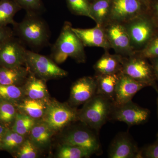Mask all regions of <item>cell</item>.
I'll return each mask as SVG.
<instances>
[{
  "instance_id": "6da1fadb",
  "label": "cell",
  "mask_w": 158,
  "mask_h": 158,
  "mask_svg": "<svg viewBox=\"0 0 158 158\" xmlns=\"http://www.w3.org/2000/svg\"><path fill=\"white\" fill-rule=\"evenodd\" d=\"M13 26L15 36L30 48L39 50L48 44L50 32L40 14L27 13L22 21L15 22Z\"/></svg>"
},
{
  "instance_id": "7a4b0ae2",
  "label": "cell",
  "mask_w": 158,
  "mask_h": 158,
  "mask_svg": "<svg viewBox=\"0 0 158 158\" xmlns=\"http://www.w3.org/2000/svg\"><path fill=\"white\" fill-rule=\"evenodd\" d=\"M72 28L70 22H65L58 39L52 47L51 57L57 64L65 62L69 57L78 63L86 62L85 47Z\"/></svg>"
},
{
  "instance_id": "3957f363",
  "label": "cell",
  "mask_w": 158,
  "mask_h": 158,
  "mask_svg": "<svg viewBox=\"0 0 158 158\" xmlns=\"http://www.w3.org/2000/svg\"><path fill=\"white\" fill-rule=\"evenodd\" d=\"M113 106L112 101L96 94L78 111V120L98 132L110 118Z\"/></svg>"
},
{
  "instance_id": "277c9868",
  "label": "cell",
  "mask_w": 158,
  "mask_h": 158,
  "mask_svg": "<svg viewBox=\"0 0 158 158\" xmlns=\"http://www.w3.org/2000/svg\"><path fill=\"white\" fill-rule=\"evenodd\" d=\"M122 24L135 52L142 51L158 31L157 26L148 12Z\"/></svg>"
},
{
  "instance_id": "5b68a950",
  "label": "cell",
  "mask_w": 158,
  "mask_h": 158,
  "mask_svg": "<svg viewBox=\"0 0 158 158\" xmlns=\"http://www.w3.org/2000/svg\"><path fill=\"white\" fill-rule=\"evenodd\" d=\"M122 73L146 84L148 87H152L158 92L157 81L152 65L148 59L136 53L130 56L123 57Z\"/></svg>"
},
{
  "instance_id": "8992f818",
  "label": "cell",
  "mask_w": 158,
  "mask_h": 158,
  "mask_svg": "<svg viewBox=\"0 0 158 158\" xmlns=\"http://www.w3.org/2000/svg\"><path fill=\"white\" fill-rule=\"evenodd\" d=\"M25 66L31 73L45 81L62 78L68 75V72L58 66L52 58L33 51L27 50Z\"/></svg>"
},
{
  "instance_id": "52a82bcc",
  "label": "cell",
  "mask_w": 158,
  "mask_h": 158,
  "mask_svg": "<svg viewBox=\"0 0 158 158\" xmlns=\"http://www.w3.org/2000/svg\"><path fill=\"white\" fill-rule=\"evenodd\" d=\"M42 120L56 132L78 120V111L67 104L50 100Z\"/></svg>"
},
{
  "instance_id": "ba28073f",
  "label": "cell",
  "mask_w": 158,
  "mask_h": 158,
  "mask_svg": "<svg viewBox=\"0 0 158 158\" xmlns=\"http://www.w3.org/2000/svg\"><path fill=\"white\" fill-rule=\"evenodd\" d=\"M150 3L147 0H112L109 22L123 23L140 15L147 13Z\"/></svg>"
},
{
  "instance_id": "9c48e42d",
  "label": "cell",
  "mask_w": 158,
  "mask_h": 158,
  "mask_svg": "<svg viewBox=\"0 0 158 158\" xmlns=\"http://www.w3.org/2000/svg\"><path fill=\"white\" fill-rule=\"evenodd\" d=\"M95 131L91 128H73L63 137L62 144L82 148L92 154H99L102 152L101 145Z\"/></svg>"
},
{
  "instance_id": "30bf717a",
  "label": "cell",
  "mask_w": 158,
  "mask_h": 158,
  "mask_svg": "<svg viewBox=\"0 0 158 158\" xmlns=\"http://www.w3.org/2000/svg\"><path fill=\"white\" fill-rule=\"evenodd\" d=\"M103 28L111 48L116 54L128 57L135 53L122 23L109 22Z\"/></svg>"
},
{
  "instance_id": "8fae6325",
  "label": "cell",
  "mask_w": 158,
  "mask_h": 158,
  "mask_svg": "<svg viewBox=\"0 0 158 158\" xmlns=\"http://www.w3.org/2000/svg\"><path fill=\"white\" fill-rule=\"evenodd\" d=\"M27 50L18 38L14 36L0 44V66L15 67L25 66Z\"/></svg>"
},
{
  "instance_id": "7c38bea8",
  "label": "cell",
  "mask_w": 158,
  "mask_h": 158,
  "mask_svg": "<svg viewBox=\"0 0 158 158\" xmlns=\"http://www.w3.org/2000/svg\"><path fill=\"white\" fill-rule=\"evenodd\" d=\"M150 112L132 100L119 106L114 105L110 118L123 122L129 126L144 123L148 120Z\"/></svg>"
},
{
  "instance_id": "4fadbf2b",
  "label": "cell",
  "mask_w": 158,
  "mask_h": 158,
  "mask_svg": "<svg viewBox=\"0 0 158 158\" xmlns=\"http://www.w3.org/2000/svg\"><path fill=\"white\" fill-rule=\"evenodd\" d=\"M96 79L84 77L76 81L71 88L69 102L72 106L84 105L96 94Z\"/></svg>"
},
{
  "instance_id": "5bb4252c",
  "label": "cell",
  "mask_w": 158,
  "mask_h": 158,
  "mask_svg": "<svg viewBox=\"0 0 158 158\" xmlns=\"http://www.w3.org/2000/svg\"><path fill=\"white\" fill-rule=\"evenodd\" d=\"M108 154L110 158H141V151L126 133L117 135L110 144Z\"/></svg>"
},
{
  "instance_id": "9a60e30c",
  "label": "cell",
  "mask_w": 158,
  "mask_h": 158,
  "mask_svg": "<svg viewBox=\"0 0 158 158\" xmlns=\"http://www.w3.org/2000/svg\"><path fill=\"white\" fill-rule=\"evenodd\" d=\"M146 87L148 86L146 84L137 81L121 73L115 89L114 105L119 106L132 100L137 92Z\"/></svg>"
},
{
  "instance_id": "2e32d148",
  "label": "cell",
  "mask_w": 158,
  "mask_h": 158,
  "mask_svg": "<svg viewBox=\"0 0 158 158\" xmlns=\"http://www.w3.org/2000/svg\"><path fill=\"white\" fill-rule=\"evenodd\" d=\"M72 29L84 46L101 48L105 51H109L111 48L103 27L96 25L95 27L91 28L73 27Z\"/></svg>"
},
{
  "instance_id": "e0dca14e",
  "label": "cell",
  "mask_w": 158,
  "mask_h": 158,
  "mask_svg": "<svg viewBox=\"0 0 158 158\" xmlns=\"http://www.w3.org/2000/svg\"><path fill=\"white\" fill-rule=\"evenodd\" d=\"M123 56L117 54L112 55L109 51L98 60L94 65L97 74L107 75L118 74L122 73Z\"/></svg>"
},
{
  "instance_id": "ac0fdd59",
  "label": "cell",
  "mask_w": 158,
  "mask_h": 158,
  "mask_svg": "<svg viewBox=\"0 0 158 158\" xmlns=\"http://www.w3.org/2000/svg\"><path fill=\"white\" fill-rule=\"evenodd\" d=\"M46 81L30 72L23 86L25 97L34 99H49V94Z\"/></svg>"
},
{
  "instance_id": "d6986e66",
  "label": "cell",
  "mask_w": 158,
  "mask_h": 158,
  "mask_svg": "<svg viewBox=\"0 0 158 158\" xmlns=\"http://www.w3.org/2000/svg\"><path fill=\"white\" fill-rule=\"evenodd\" d=\"M30 74L26 66L15 67L0 66V85H24Z\"/></svg>"
},
{
  "instance_id": "ffe728a7",
  "label": "cell",
  "mask_w": 158,
  "mask_h": 158,
  "mask_svg": "<svg viewBox=\"0 0 158 158\" xmlns=\"http://www.w3.org/2000/svg\"><path fill=\"white\" fill-rule=\"evenodd\" d=\"M49 100L34 99L25 97L17 103L16 106L20 113L34 119H39L44 116Z\"/></svg>"
},
{
  "instance_id": "44dd1931",
  "label": "cell",
  "mask_w": 158,
  "mask_h": 158,
  "mask_svg": "<svg viewBox=\"0 0 158 158\" xmlns=\"http://www.w3.org/2000/svg\"><path fill=\"white\" fill-rule=\"evenodd\" d=\"M54 132L48 125L41 119L40 121L36 122L31 130L30 139L39 149L45 148L50 143Z\"/></svg>"
},
{
  "instance_id": "7402d4cb",
  "label": "cell",
  "mask_w": 158,
  "mask_h": 158,
  "mask_svg": "<svg viewBox=\"0 0 158 158\" xmlns=\"http://www.w3.org/2000/svg\"><path fill=\"white\" fill-rule=\"evenodd\" d=\"M112 0H94L90 2V12L96 25L103 27L110 21Z\"/></svg>"
},
{
  "instance_id": "603a6c76",
  "label": "cell",
  "mask_w": 158,
  "mask_h": 158,
  "mask_svg": "<svg viewBox=\"0 0 158 158\" xmlns=\"http://www.w3.org/2000/svg\"><path fill=\"white\" fill-rule=\"evenodd\" d=\"M119 74H97L94 77L97 84L96 94L103 95L113 102Z\"/></svg>"
},
{
  "instance_id": "cb8c5ba5",
  "label": "cell",
  "mask_w": 158,
  "mask_h": 158,
  "mask_svg": "<svg viewBox=\"0 0 158 158\" xmlns=\"http://www.w3.org/2000/svg\"><path fill=\"white\" fill-rule=\"evenodd\" d=\"M21 9L13 0H0V27L13 25L15 15Z\"/></svg>"
},
{
  "instance_id": "d4e9b609",
  "label": "cell",
  "mask_w": 158,
  "mask_h": 158,
  "mask_svg": "<svg viewBox=\"0 0 158 158\" xmlns=\"http://www.w3.org/2000/svg\"><path fill=\"white\" fill-rule=\"evenodd\" d=\"M87 150L82 148L62 144L57 152L56 157L59 158H88L92 155Z\"/></svg>"
},
{
  "instance_id": "484cf974",
  "label": "cell",
  "mask_w": 158,
  "mask_h": 158,
  "mask_svg": "<svg viewBox=\"0 0 158 158\" xmlns=\"http://www.w3.org/2000/svg\"><path fill=\"white\" fill-rule=\"evenodd\" d=\"M36 123V119L26 114L21 113H17L15 118V123L12 130L19 135L25 136L30 133Z\"/></svg>"
},
{
  "instance_id": "4316f807",
  "label": "cell",
  "mask_w": 158,
  "mask_h": 158,
  "mask_svg": "<svg viewBox=\"0 0 158 158\" xmlns=\"http://www.w3.org/2000/svg\"><path fill=\"white\" fill-rule=\"evenodd\" d=\"M0 96L7 101L17 103L25 97L23 87L15 85H0Z\"/></svg>"
},
{
  "instance_id": "83f0119b",
  "label": "cell",
  "mask_w": 158,
  "mask_h": 158,
  "mask_svg": "<svg viewBox=\"0 0 158 158\" xmlns=\"http://www.w3.org/2000/svg\"><path fill=\"white\" fill-rule=\"evenodd\" d=\"M67 6L72 14L86 16L92 19L90 12L89 0H66Z\"/></svg>"
},
{
  "instance_id": "f1b7e54d",
  "label": "cell",
  "mask_w": 158,
  "mask_h": 158,
  "mask_svg": "<svg viewBox=\"0 0 158 158\" xmlns=\"http://www.w3.org/2000/svg\"><path fill=\"white\" fill-rule=\"evenodd\" d=\"M25 140V136L19 135L13 130H8L3 138L2 147L9 150H18Z\"/></svg>"
},
{
  "instance_id": "f546056e",
  "label": "cell",
  "mask_w": 158,
  "mask_h": 158,
  "mask_svg": "<svg viewBox=\"0 0 158 158\" xmlns=\"http://www.w3.org/2000/svg\"><path fill=\"white\" fill-rule=\"evenodd\" d=\"M38 148L30 139L25 140L17 150V158H36L38 156Z\"/></svg>"
},
{
  "instance_id": "4dcf8cb0",
  "label": "cell",
  "mask_w": 158,
  "mask_h": 158,
  "mask_svg": "<svg viewBox=\"0 0 158 158\" xmlns=\"http://www.w3.org/2000/svg\"><path fill=\"white\" fill-rule=\"evenodd\" d=\"M26 13L41 14L44 10L41 0H13Z\"/></svg>"
},
{
  "instance_id": "1f68e13d",
  "label": "cell",
  "mask_w": 158,
  "mask_h": 158,
  "mask_svg": "<svg viewBox=\"0 0 158 158\" xmlns=\"http://www.w3.org/2000/svg\"><path fill=\"white\" fill-rule=\"evenodd\" d=\"M16 113L15 107L10 102H0V121L10 122L15 118Z\"/></svg>"
},
{
  "instance_id": "d6a6232c",
  "label": "cell",
  "mask_w": 158,
  "mask_h": 158,
  "mask_svg": "<svg viewBox=\"0 0 158 158\" xmlns=\"http://www.w3.org/2000/svg\"><path fill=\"white\" fill-rule=\"evenodd\" d=\"M135 53L148 59L158 57V31L142 51Z\"/></svg>"
},
{
  "instance_id": "836d02e7",
  "label": "cell",
  "mask_w": 158,
  "mask_h": 158,
  "mask_svg": "<svg viewBox=\"0 0 158 158\" xmlns=\"http://www.w3.org/2000/svg\"><path fill=\"white\" fill-rule=\"evenodd\" d=\"M141 158H158V141L141 150Z\"/></svg>"
},
{
  "instance_id": "e575fe53",
  "label": "cell",
  "mask_w": 158,
  "mask_h": 158,
  "mask_svg": "<svg viewBox=\"0 0 158 158\" xmlns=\"http://www.w3.org/2000/svg\"><path fill=\"white\" fill-rule=\"evenodd\" d=\"M148 12L158 27V0L151 1Z\"/></svg>"
},
{
  "instance_id": "d590c367",
  "label": "cell",
  "mask_w": 158,
  "mask_h": 158,
  "mask_svg": "<svg viewBox=\"0 0 158 158\" xmlns=\"http://www.w3.org/2000/svg\"><path fill=\"white\" fill-rule=\"evenodd\" d=\"M13 36L14 34L13 30L8 26L0 27V44Z\"/></svg>"
},
{
  "instance_id": "8d00e7d4",
  "label": "cell",
  "mask_w": 158,
  "mask_h": 158,
  "mask_svg": "<svg viewBox=\"0 0 158 158\" xmlns=\"http://www.w3.org/2000/svg\"><path fill=\"white\" fill-rule=\"evenodd\" d=\"M149 60L150 61L157 81H158V57L149 59Z\"/></svg>"
},
{
  "instance_id": "74e56055",
  "label": "cell",
  "mask_w": 158,
  "mask_h": 158,
  "mask_svg": "<svg viewBox=\"0 0 158 158\" xmlns=\"http://www.w3.org/2000/svg\"><path fill=\"white\" fill-rule=\"evenodd\" d=\"M8 129L2 125L0 124V148L2 147L3 138Z\"/></svg>"
},
{
  "instance_id": "f35d334b",
  "label": "cell",
  "mask_w": 158,
  "mask_h": 158,
  "mask_svg": "<svg viewBox=\"0 0 158 158\" xmlns=\"http://www.w3.org/2000/svg\"><path fill=\"white\" fill-rule=\"evenodd\" d=\"M158 94V91L157 92ZM157 112H158V96L157 97Z\"/></svg>"
},
{
  "instance_id": "ab89813d",
  "label": "cell",
  "mask_w": 158,
  "mask_h": 158,
  "mask_svg": "<svg viewBox=\"0 0 158 158\" xmlns=\"http://www.w3.org/2000/svg\"><path fill=\"white\" fill-rule=\"evenodd\" d=\"M2 100V98H1V97L0 96V102L2 101V100Z\"/></svg>"
},
{
  "instance_id": "60d3db41",
  "label": "cell",
  "mask_w": 158,
  "mask_h": 158,
  "mask_svg": "<svg viewBox=\"0 0 158 158\" xmlns=\"http://www.w3.org/2000/svg\"><path fill=\"white\" fill-rule=\"evenodd\" d=\"M94 1V0H89L90 2H92V1Z\"/></svg>"
},
{
  "instance_id": "b9f144b4",
  "label": "cell",
  "mask_w": 158,
  "mask_h": 158,
  "mask_svg": "<svg viewBox=\"0 0 158 158\" xmlns=\"http://www.w3.org/2000/svg\"><path fill=\"white\" fill-rule=\"evenodd\" d=\"M157 136L158 141V134H157Z\"/></svg>"
},
{
  "instance_id": "7bdbcfd3",
  "label": "cell",
  "mask_w": 158,
  "mask_h": 158,
  "mask_svg": "<svg viewBox=\"0 0 158 158\" xmlns=\"http://www.w3.org/2000/svg\"><path fill=\"white\" fill-rule=\"evenodd\" d=\"M147 1H149V2H151V1H152V0H147Z\"/></svg>"
}]
</instances>
